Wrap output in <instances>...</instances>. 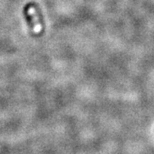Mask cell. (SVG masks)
Segmentation results:
<instances>
[{
    "mask_svg": "<svg viewBox=\"0 0 154 154\" xmlns=\"http://www.w3.org/2000/svg\"><path fill=\"white\" fill-rule=\"evenodd\" d=\"M25 16H26V18H27V21H28V22L29 23V25H30V27H33V21H32V18H31V17L28 15V11H27V10H25Z\"/></svg>",
    "mask_w": 154,
    "mask_h": 154,
    "instance_id": "1",
    "label": "cell"
}]
</instances>
